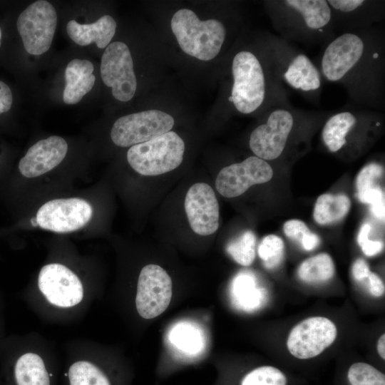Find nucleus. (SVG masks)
I'll return each instance as SVG.
<instances>
[{"label": "nucleus", "instance_id": "nucleus-20", "mask_svg": "<svg viewBox=\"0 0 385 385\" xmlns=\"http://www.w3.org/2000/svg\"><path fill=\"white\" fill-rule=\"evenodd\" d=\"M116 22L109 15H104L92 24H79L71 20L66 31L71 39L79 46L95 43L98 48H106L115 35Z\"/></svg>", "mask_w": 385, "mask_h": 385}, {"label": "nucleus", "instance_id": "nucleus-27", "mask_svg": "<svg viewBox=\"0 0 385 385\" xmlns=\"http://www.w3.org/2000/svg\"><path fill=\"white\" fill-rule=\"evenodd\" d=\"M256 237L252 231H245L227 245L226 250L232 258L243 266L250 265L255 258Z\"/></svg>", "mask_w": 385, "mask_h": 385}, {"label": "nucleus", "instance_id": "nucleus-39", "mask_svg": "<svg viewBox=\"0 0 385 385\" xmlns=\"http://www.w3.org/2000/svg\"><path fill=\"white\" fill-rule=\"evenodd\" d=\"M371 227L369 223H364L360 228L357 241L359 245H361L364 240L368 239V235L371 230Z\"/></svg>", "mask_w": 385, "mask_h": 385}, {"label": "nucleus", "instance_id": "nucleus-28", "mask_svg": "<svg viewBox=\"0 0 385 385\" xmlns=\"http://www.w3.org/2000/svg\"><path fill=\"white\" fill-rule=\"evenodd\" d=\"M258 255L265 268L272 270L282 261L284 253L283 240L275 235L265 237L257 249Z\"/></svg>", "mask_w": 385, "mask_h": 385}, {"label": "nucleus", "instance_id": "nucleus-23", "mask_svg": "<svg viewBox=\"0 0 385 385\" xmlns=\"http://www.w3.org/2000/svg\"><path fill=\"white\" fill-rule=\"evenodd\" d=\"M350 200L343 194H323L318 197L314 209V220L326 225L342 219L349 212Z\"/></svg>", "mask_w": 385, "mask_h": 385}, {"label": "nucleus", "instance_id": "nucleus-16", "mask_svg": "<svg viewBox=\"0 0 385 385\" xmlns=\"http://www.w3.org/2000/svg\"><path fill=\"white\" fill-rule=\"evenodd\" d=\"M38 285L47 300L60 307H71L83 299V285L79 278L66 266L52 263L40 270Z\"/></svg>", "mask_w": 385, "mask_h": 385}, {"label": "nucleus", "instance_id": "nucleus-19", "mask_svg": "<svg viewBox=\"0 0 385 385\" xmlns=\"http://www.w3.org/2000/svg\"><path fill=\"white\" fill-rule=\"evenodd\" d=\"M67 151L66 141L60 136L51 135L29 148L19 163V170L26 178L40 176L59 165Z\"/></svg>", "mask_w": 385, "mask_h": 385}, {"label": "nucleus", "instance_id": "nucleus-25", "mask_svg": "<svg viewBox=\"0 0 385 385\" xmlns=\"http://www.w3.org/2000/svg\"><path fill=\"white\" fill-rule=\"evenodd\" d=\"M232 292L237 302L245 309H255L262 301V289L257 287L255 279L250 274L241 273L235 277Z\"/></svg>", "mask_w": 385, "mask_h": 385}, {"label": "nucleus", "instance_id": "nucleus-26", "mask_svg": "<svg viewBox=\"0 0 385 385\" xmlns=\"http://www.w3.org/2000/svg\"><path fill=\"white\" fill-rule=\"evenodd\" d=\"M70 385H110L106 375L94 364L79 361L72 364L68 371Z\"/></svg>", "mask_w": 385, "mask_h": 385}, {"label": "nucleus", "instance_id": "nucleus-37", "mask_svg": "<svg viewBox=\"0 0 385 385\" xmlns=\"http://www.w3.org/2000/svg\"><path fill=\"white\" fill-rule=\"evenodd\" d=\"M359 246L361 250L367 257H373L380 253L384 247V245L380 241H374L366 239Z\"/></svg>", "mask_w": 385, "mask_h": 385}, {"label": "nucleus", "instance_id": "nucleus-38", "mask_svg": "<svg viewBox=\"0 0 385 385\" xmlns=\"http://www.w3.org/2000/svg\"><path fill=\"white\" fill-rule=\"evenodd\" d=\"M319 237L314 233L309 232L302 239L301 245L306 251L315 249L319 244Z\"/></svg>", "mask_w": 385, "mask_h": 385}, {"label": "nucleus", "instance_id": "nucleus-35", "mask_svg": "<svg viewBox=\"0 0 385 385\" xmlns=\"http://www.w3.org/2000/svg\"><path fill=\"white\" fill-rule=\"evenodd\" d=\"M13 102V95L10 88L0 81V114L9 111Z\"/></svg>", "mask_w": 385, "mask_h": 385}, {"label": "nucleus", "instance_id": "nucleus-17", "mask_svg": "<svg viewBox=\"0 0 385 385\" xmlns=\"http://www.w3.org/2000/svg\"><path fill=\"white\" fill-rule=\"evenodd\" d=\"M337 34L376 25L385 18V1L327 0Z\"/></svg>", "mask_w": 385, "mask_h": 385}, {"label": "nucleus", "instance_id": "nucleus-34", "mask_svg": "<svg viewBox=\"0 0 385 385\" xmlns=\"http://www.w3.org/2000/svg\"><path fill=\"white\" fill-rule=\"evenodd\" d=\"M367 278L369 293L374 297H380L384 295L385 286L379 275L371 272Z\"/></svg>", "mask_w": 385, "mask_h": 385}, {"label": "nucleus", "instance_id": "nucleus-13", "mask_svg": "<svg viewBox=\"0 0 385 385\" xmlns=\"http://www.w3.org/2000/svg\"><path fill=\"white\" fill-rule=\"evenodd\" d=\"M172 287L170 277L160 266H145L138 280L135 305L138 314L147 319L161 314L170 304Z\"/></svg>", "mask_w": 385, "mask_h": 385}, {"label": "nucleus", "instance_id": "nucleus-3", "mask_svg": "<svg viewBox=\"0 0 385 385\" xmlns=\"http://www.w3.org/2000/svg\"><path fill=\"white\" fill-rule=\"evenodd\" d=\"M264 5L276 35L287 41L324 46L337 35L327 0H268Z\"/></svg>", "mask_w": 385, "mask_h": 385}, {"label": "nucleus", "instance_id": "nucleus-6", "mask_svg": "<svg viewBox=\"0 0 385 385\" xmlns=\"http://www.w3.org/2000/svg\"><path fill=\"white\" fill-rule=\"evenodd\" d=\"M170 27L180 48L201 61L215 58L227 37V29L220 21H201L188 9H182L175 13Z\"/></svg>", "mask_w": 385, "mask_h": 385}, {"label": "nucleus", "instance_id": "nucleus-18", "mask_svg": "<svg viewBox=\"0 0 385 385\" xmlns=\"http://www.w3.org/2000/svg\"><path fill=\"white\" fill-rule=\"evenodd\" d=\"M185 210L192 231L207 236L219 227V204L213 189L205 183H197L188 190Z\"/></svg>", "mask_w": 385, "mask_h": 385}, {"label": "nucleus", "instance_id": "nucleus-10", "mask_svg": "<svg viewBox=\"0 0 385 385\" xmlns=\"http://www.w3.org/2000/svg\"><path fill=\"white\" fill-rule=\"evenodd\" d=\"M174 123L170 115L161 111L134 113L117 119L111 128V138L118 146H133L170 131Z\"/></svg>", "mask_w": 385, "mask_h": 385}, {"label": "nucleus", "instance_id": "nucleus-2", "mask_svg": "<svg viewBox=\"0 0 385 385\" xmlns=\"http://www.w3.org/2000/svg\"><path fill=\"white\" fill-rule=\"evenodd\" d=\"M230 72L227 101L237 112L263 113L272 106L290 103L261 37L255 49L243 48L235 53Z\"/></svg>", "mask_w": 385, "mask_h": 385}, {"label": "nucleus", "instance_id": "nucleus-22", "mask_svg": "<svg viewBox=\"0 0 385 385\" xmlns=\"http://www.w3.org/2000/svg\"><path fill=\"white\" fill-rule=\"evenodd\" d=\"M15 378L17 385H50L42 359L34 353L24 354L17 360Z\"/></svg>", "mask_w": 385, "mask_h": 385}, {"label": "nucleus", "instance_id": "nucleus-21", "mask_svg": "<svg viewBox=\"0 0 385 385\" xmlns=\"http://www.w3.org/2000/svg\"><path fill=\"white\" fill-rule=\"evenodd\" d=\"M93 63L86 59H73L65 70L66 86L63 100L66 104H76L93 88L96 76Z\"/></svg>", "mask_w": 385, "mask_h": 385}, {"label": "nucleus", "instance_id": "nucleus-5", "mask_svg": "<svg viewBox=\"0 0 385 385\" xmlns=\"http://www.w3.org/2000/svg\"><path fill=\"white\" fill-rule=\"evenodd\" d=\"M279 81L307 101L318 105L324 79L306 53L279 36L266 32L261 36Z\"/></svg>", "mask_w": 385, "mask_h": 385}, {"label": "nucleus", "instance_id": "nucleus-9", "mask_svg": "<svg viewBox=\"0 0 385 385\" xmlns=\"http://www.w3.org/2000/svg\"><path fill=\"white\" fill-rule=\"evenodd\" d=\"M57 25V14L53 5L39 0L30 4L19 16L17 29L24 48L39 56L51 47Z\"/></svg>", "mask_w": 385, "mask_h": 385}, {"label": "nucleus", "instance_id": "nucleus-29", "mask_svg": "<svg viewBox=\"0 0 385 385\" xmlns=\"http://www.w3.org/2000/svg\"><path fill=\"white\" fill-rule=\"evenodd\" d=\"M347 377L351 385H385L384 374L367 363L351 364Z\"/></svg>", "mask_w": 385, "mask_h": 385}, {"label": "nucleus", "instance_id": "nucleus-12", "mask_svg": "<svg viewBox=\"0 0 385 385\" xmlns=\"http://www.w3.org/2000/svg\"><path fill=\"white\" fill-rule=\"evenodd\" d=\"M337 335V327L329 319L312 317L292 328L287 338V347L289 353L297 359H311L329 347Z\"/></svg>", "mask_w": 385, "mask_h": 385}, {"label": "nucleus", "instance_id": "nucleus-31", "mask_svg": "<svg viewBox=\"0 0 385 385\" xmlns=\"http://www.w3.org/2000/svg\"><path fill=\"white\" fill-rule=\"evenodd\" d=\"M384 169L381 165L370 163L366 165L357 175L356 185L357 194L362 193L374 187L375 180L381 176Z\"/></svg>", "mask_w": 385, "mask_h": 385}, {"label": "nucleus", "instance_id": "nucleus-41", "mask_svg": "<svg viewBox=\"0 0 385 385\" xmlns=\"http://www.w3.org/2000/svg\"><path fill=\"white\" fill-rule=\"evenodd\" d=\"M31 222L32 225H33L34 227H36V226L38 225L36 217L31 219Z\"/></svg>", "mask_w": 385, "mask_h": 385}, {"label": "nucleus", "instance_id": "nucleus-36", "mask_svg": "<svg viewBox=\"0 0 385 385\" xmlns=\"http://www.w3.org/2000/svg\"><path fill=\"white\" fill-rule=\"evenodd\" d=\"M371 273L369 267L366 262L361 259H357L352 266V274L354 279L357 282H361L367 278Z\"/></svg>", "mask_w": 385, "mask_h": 385}, {"label": "nucleus", "instance_id": "nucleus-42", "mask_svg": "<svg viewBox=\"0 0 385 385\" xmlns=\"http://www.w3.org/2000/svg\"><path fill=\"white\" fill-rule=\"evenodd\" d=\"M1 30L0 28V46H1Z\"/></svg>", "mask_w": 385, "mask_h": 385}, {"label": "nucleus", "instance_id": "nucleus-40", "mask_svg": "<svg viewBox=\"0 0 385 385\" xmlns=\"http://www.w3.org/2000/svg\"><path fill=\"white\" fill-rule=\"evenodd\" d=\"M377 351L381 359H385V334H383L378 339L376 344Z\"/></svg>", "mask_w": 385, "mask_h": 385}, {"label": "nucleus", "instance_id": "nucleus-7", "mask_svg": "<svg viewBox=\"0 0 385 385\" xmlns=\"http://www.w3.org/2000/svg\"><path fill=\"white\" fill-rule=\"evenodd\" d=\"M185 143L173 131L131 146L127 153L130 167L145 176L164 174L177 168L183 162Z\"/></svg>", "mask_w": 385, "mask_h": 385}, {"label": "nucleus", "instance_id": "nucleus-14", "mask_svg": "<svg viewBox=\"0 0 385 385\" xmlns=\"http://www.w3.org/2000/svg\"><path fill=\"white\" fill-rule=\"evenodd\" d=\"M92 215L93 209L87 201L73 197L46 202L35 217L41 228L63 233L81 228L90 221Z\"/></svg>", "mask_w": 385, "mask_h": 385}, {"label": "nucleus", "instance_id": "nucleus-4", "mask_svg": "<svg viewBox=\"0 0 385 385\" xmlns=\"http://www.w3.org/2000/svg\"><path fill=\"white\" fill-rule=\"evenodd\" d=\"M333 111H307L291 103L272 106L250 135L249 146L254 155L265 161L280 158L299 131L323 124Z\"/></svg>", "mask_w": 385, "mask_h": 385}, {"label": "nucleus", "instance_id": "nucleus-15", "mask_svg": "<svg viewBox=\"0 0 385 385\" xmlns=\"http://www.w3.org/2000/svg\"><path fill=\"white\" fill-rule=\"evenodd\" d=\"M273 176L271 165L255 155L220 170L216 180L217 192L225 197H235L251 186L268 182Z\"/></svg>", "mask_w": 385, "mask_h": 385}, {"label": "nucleus", "instance_id": "nucleus-8", "mask_svg": "<svg viewBox=\"0 0 385 385\" xmlns=\"http://www.w3.org/2000/svg\"><path fill=\"white\" fill-rule=\"evenodd\" d=\"M381 112L356 106L333 111L322 125L324 145L331 153H338L347 148L356 133L379 132L384 120Z\"/></svg>", "mask_w": 385, "mask_h": 385}, {"label": "nucleus", "instance_id": "nucleus-24", "mask_svg": "<svg viewBox=\"0 0 385 385\" xmlns=\"http://www.w3.org/2000/svg\"><path fill=\"white\" fill-rule=\"evenodd\" d=\"M334 272L333 260L327 253H320L305 260L297 270L299 279L307 283L327 282L333 277Z\"/></svg>", "mask_w": 385, "mask_h": 385}, {"label": "nucleus", "instance_id": "nucleus-11", "mask_svg": "<svg viewBox=\"0 0 385 385\" xmlns=\"http://www.w3.org/2000/svg\"><path fill=\"white\" fill-rule=\"evenodd\" d=\"M103 82L111 88L113 97L123 102L132 99L137 88L133 58L127 45L120 41L110 43L101 62Z\"/></svg>", "mask_w": 385, "mask_h": 385}, {"label": "nucleus", "instance_id": "nucleus-33", "mask_svg": "<svg viewBox=\"0 0 385 385\" xmlns=\"http://www.w3.org/2000/svg\"><path fill=\"white\" fill-rule=\"evenodd\" d=\"M284 232L287 237L299 243L304 236L311 232L307 225L299 220L287 221L284 225Z\"/></svg>", "mask_w": 385, "mask_h": 385}, {"label": "nucleus", "instance_id": "nucleus-1", "mask_svg": "<svg viewBox=\"0 0 385 385\" xmlns=\"http://www.w3.org/2000/svg\"><path fill=\"white\" fill-rule=\"evenodd\" d=\"M324 81L339 84L354 106L385 108V33L376 25L337 34L316 63Z\"/></svg>", "mask_w": 385, "mask_h": 385}, {"label": "nucleus", "instance_id": "nucleus-30", "mask_svg": "<svg viewBox=\"0 0 385 385\" xmlns=\"http://www.w3.org/2000/svg\"><path fill=\"white\" fill-rule=\"evenodd\" d=\"M285 375L277 368L262 366L248 373L242 385H286Z\"/></svg>", "mask_w": 385, "mask_h": 385}, {"label": "nucleus", "instance_id": "nucleus-32", "mask_svg": "<svg viewBox=\"0 0 385 385\" xmlns=\"http://www.w3.org/2000/svg\"><path fill=\"white\" fill-rule=\"evenodd\" d=\"M357 197L361 202L371 205V211L377 218L384 220V195L379 187L357 194Z\"/></svg>", "mask_w": 385, "mask_h": 385}]
</instances>
